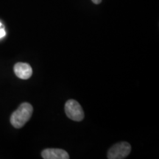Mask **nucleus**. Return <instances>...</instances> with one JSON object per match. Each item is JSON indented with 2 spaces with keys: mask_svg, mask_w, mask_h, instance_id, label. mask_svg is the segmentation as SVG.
<instances>
[{
  "mask_svg": "<svg viewBox=\"0 0 159 159\" xmlns=\"http://www.w3.org/2000/svg\"><path fill=\"white\" fill-rule=\"evenodd\" d=\"M41 156L44 159H69L68 152L62 149L49 148L43 150Z\"/></svg>",
  "mask_w": 159,
  "mask_h": 159,
  "instance_id": "nucleus-4",
  "label": "nucleus"
},
{
  "mask_svg": "<svg viewBox=\"0 0 159 159\" xmlns=\"http://www.w3.org/2000/svg\"><path fill=\"white\" fill-rule=\"evenodd\" d=\"M33 106L28 102H23L11 116V123L16 128H21L30 119L33 114Z\"/></svg>",
  "mask_w": 159,
  "mask_h": 159,
  "instance_id": "nucleus-1",
  "label": "nucleus"
},
{
  "mask_svg": "<svg viewBox=\"0 0 159 159\" xmlns=\"http://www.w3.org/2000/svg\"><path fill=\"white\" fill-rule=\"evenodd\" d=\"M1 27H2V23L0 22V28H1Z\"/></svg>",
  "mask_w": 159,
  "mask_h": 159,
  "instance_id": "nucleus-8",
  "label": "nucleus"
},
{
  "mask_svg": "<svg viewBox=\"0 0 159 159\" xmlns=\"http://www.w3.org/2000/svg\"><path fill=\"white\" fill-rule=\"evenodd\" d=\"M14 72L19 78L27 80L33 75V69L28 63H17L14 66Z\"/></svg>",
  "mask_w": 159,
  "mask_h": 159,
  "instance_id": "nucleus-5",
  "label": "nucleus"
},
{
  "mask_svg": "<svg viewBox=\"0 0 159 159\" xmlns=\"http://www.w3.org/2000/svg\"><path fill=\"white\" fill-rule=\"evenodd\" d=\"M91 1H92L94 4H96V5H98V4L101 2V1H102V0H91Z\"/></svg>",
  "mask_w": 159,
  "mask_h": 159,
  "instance_id": "nucleus-7",
  "label": "nucleus"
},
{
  "mask_svg": "<svg viewBox=\"0 0 159 159\" xmlns=\"http://www.w3.org/2000/svg\"><path fill=\"white\" fill-rule=\"evenodd\" d=\"M5 34H6V33H5V29L2 28L1 27V28H0V39H2V38H3L4 36H5Z\"/></svg>",
  "mask_w": 159,
  "mask_h": 159,
  "instance_id": "nucleus-6",
  "label": "nucleus"
},
{
  "mask_svg": "<svg viewBox=\"0 0 159 159\" xmlns=\"http://www.w3.org/2000/svg\"><path fill=\"white\" fill-rule=\"evenodd\" d=\"M130 152V144L126 142H122L111 147L108 150L107 157L108 159H123L128 157Z\"/></svg>",
  "mask_w": 159,
  "mask_h": 159,
  "instance_id": "nucleus-3",
  "label": "nucleus"
},
{
  "mask_svg": "<svg viewBox=\"0 0 159 159\" xmlns=\"http://www.w3.org/2000/svg\"><path fill=\"white\" fill-rule=\"evenodd\" d=\"M65 112L71 120L80 122L84 118V112L78 102L75 99H69L65 104Z\"/></svg>",
  "mask_w": 159,
  "mask_h": 159,
  "instance_id": "nucleus-2",
  "label": "nucleus"
}]
</instances>
